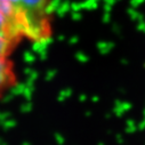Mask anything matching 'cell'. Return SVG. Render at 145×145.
I'll return each mask as SVG.
<instances>
[{
  "mask_svg": "<svg viewBox=\"0 0 145 145\" xmlns=\"http://www.w3.org/2000/svg\"><path fill=\"white\" fill-rule=\"evenodd\" d=\"M0 14L24 40L45 44L53 37V0H0Z\"/></svg>",
  "mask_w": 145,
  "mask_h": 145,
  "instance_id": "obj_1",
  "label": "cell"
},
{
  "mask_svg": "<svg viewBox=\"0 0 145 145\" xmlns=\"http://www.w3.org/2000/svg\"><path fill=\"white\" fill-rule=\"evenodd\" d=\"M24 39L0 14V57H10Z\"/></svg>",
  "mask_w": 145,
  "mask_h": 145,
  "instance_id": "obj_2",
  "label": "cell"
},
{
  "mask_svg": "<svg viewBox=\"0 0 145 145\" xmlns=\"http://www.w3.org/2000/svg\"><path fill=\"white\" fill-rule=\"evenodd\" d=\"M17 85V76L10 57H0V97Z\"/></svg>",
  "mask_w": 145,
  "mask_h": 145,
  "instance_id": "obj_3",
  "label": "cell"
}]
</instances>
